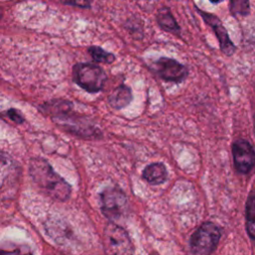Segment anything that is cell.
<instances>
[{
    "instance_id": "4",
    "label": "cell",
    "mask_w": 255,
    "mask_h": 255,
    "mask_svg": "<svg viewBox=\"0 0 255 255\" xmlns=\"http://www.w3.org/2000/svg\"><path fill=\"white\" fill-rule=\"evenodd\" d=\"M221 236L220 229L212 222H205L191 235L189 248L191 255H210Z\"/></svg>"
},
{
    "instance_id": "18",
    "label": "cell",
    "mask_w": 255,
    "mask_h": 255,
    "mask_svg": "<svg viewBox=\"0 0 255 255\" xmlns=\"http://www.w3.org/2000/svg\"><path fill=\"white\" fill-rule=\"evenodd\" d=\"M7 118H9L11 121H13L16 124H22L24 122V118L22 115L19 113V111L15 109H9L6 111Z\"/></svg>"
},
{
    "instance_id": "11",
    "label": "cell",
    "mask_w": 255,
    "mask_h": 255,
    "mask_svg": "<svg viewBox=\"0 0 255 255\" xmlns=\"http://www.w3.org/2000/svg\"><path fill=\"white\" fill-rule=\"evenodd\" d=\"M132 100V94L129 87L120 85L109 96V104L117 110L127 107Z\"/></svg>"
},
{
    "instance_id": "17",
    "label": "cell",
    "mask_w": 255,
    "mask_h": 255,
    "mask_svg": "<svg viewBox=\"0 0 255 255\" xmlns=\"http://www.w3.org/2000/svg\"><path fill=\"white\" fill-rule=\"evenodd\" d=\"M62 1L66 5L75 6V7L84 8V9H88L92 5V0H62Z\"/></svg>"
},
{
    "instance_id": "12",
    "label": "cell",
    "mask_w": 255,
    "mask_h": 255,
    "mask_svg": "<svg viewBox=\"0 0 255 255\" xmlns=\"http://www.w3.org/2000/svg\"><path fill=\"white\" fill-rule=\"evenodd\" d=\"M156 21L158 26L165 32L173 34H178L180 32V27L168 7H162L158 10Z\"/></svg>"
},
{
    "instance_id": "8",
    "label": "cell",
    "mask_w": 255,
    "mask_h": 255,
    "mask_svg": "<svg viewBox=\"0 0 255 255\" xmlns=\"http://www.w3.org/2000/svg\"><path fill=\"white\" fill-rule=\"evenodd\" d=\"M196 10L200 14L203 21L213 30L215 36L218 39L221 52L226 56H232L236 50V47L230 40L227 30L223 26L221 20L216 15L202 11L197 7H196Z\"/></svg>"
},
{
    "instance_id": "15",
    "label": "cell",
    "mask_w": 255,
    "mask_h": 255,
    "mask_svg": "<svg viewBox=\"0 0 255 255\" xmlns=\"http://www.w3.org/2000/svg\"><path fill=\"white\" fill-rule=\"evenodd\" d=\"M230 12L236 17L247 16L250 13V0H229Z\"/></svg>"
},
{
    "instance_id": "7",
    "label": "cell",
    "mask_w": 255,
    "mask_h": 255,
    "mask_svg": "<svg viewBox=\"0 0 255 255\" xmlns=\"http://www.w3.org/2000/svg\"><path fill=\"white\" fill-rule=\"evenodd\" d=\"M154 71L163 81L172 83H181L188 75L183 64L167 57H161L154 62Z\"/></svg>"
},
{
    "instance_id": "3",
    "label": "cell",
    "mask_w": 255,
    "mask_h": 255,
    "mask_svg": "<svg viewBox=\"0 0 255 255\" xmlns=\"http://www.w3.org/2000/svg\"><path fill=\"white\" fill-rule=\"evenodd\" d=\"M106 72L97 64L78 63L73 67V80L83 90L98 93L107 82Z\"/></svg>"
},
{
    "instance_id": "14",
    "label": "cell",
    "mask_w": 255,
    "mask_h": 255,
    "mask_svg": "<svg viewBox=\"0 0 255 255\" xmlns=\"http://www.w3.org/2000/svg\"><path fill=\"white\" fill-rule=\"evenodd\" d=\"M88 53L91 55L94 61L97 63L112 64L116 60V56L113 53H110L104 50L100 46H90L88 48Z\"/></svg>"
},
{
    "instance_id": "2",
    "label": "cell",
    "mask_w": 255,
    "mask_h": 255,
    "mask_svg": "<svg viewBox=\"0 0 255 255\" xmlns=\"http://www.w3.org/2000/svg\"><path fill=\"white\" fill-rule=\"evenodd\" d=\"M42 108L55 120V122L62 124L65 128H68L72 132L78 133L81 136L95 134L94 128L87 127L80 118H77L76 115L73 114L72 103L63 100H54L46 103Z\"/></svg>"
},
{
    "instance_id": "9",
    "label": "cell",
    "mask_w": 255,
    "mask_h": 255,
    "mask_svg": "<svg viewBox=\"0 0 255 255\" xmlns=\"http://www.w3.org/2000/svg\"><path fill=\"white\" fill-rule=\"evenodd\" d=\"M232 154L237 171L247 173L255 166V149L247 140H236L232 146Z\"/></svg>"
},
{
    "instance_id": "16",
    "label": "cell",
    "mask_w": 255,
    "mask_h": 255,
    "mask_svg": "<svg viewBox=\"0 0 255 255\" xmlns=\"http://www.w3.org/2000/svg\"><path fill=\"white\" fill-rule=\"evenodd\" d=\"M1 255H33L32 252L26 248L25 246L23 247H16L12 250L8 249V250H2Z\"/></svg>"
},
{
    "instance_id": "1",
    "label": "cell",
    "mask_w": 255,
    "mask_h": 255,
    "mask_svg": "<svg viewBox=\"0 0 255 255\" xmlns=\"http://www.w3.org/2000/svg\"><path fill=\"white\" fill-rule=\"evenodd\" d=\"M30 175L37 186L54 199L65 201L71 194L70 184L62 178L43 158H34L30 163Z\"/></svg>"
},
{
    "instance_id": "6",
    "label": "cell",
    "mask_w": 255,
    "mask_h": 255,
    "mask_svg": "<svg viewBox=\"0 0 255 255\" xmlns=\"http://www.w3.org/2000/svg\"><path fill=\"white\" fill-rule=\"evenodd\" d=\"M128 199L118 187H107L101 193V208L103 214L111 220L121 218L127 210Z\"/></svg>"
},
{
    "instance_id": "5",
    "label": "cell",
    "mask_w": 255,
    "mask_h": 255,
    "mask_svg": "<svg viewBox=\"0 0 255 255\" xmlns=\"http://www.w3.org/2000/svg\"><path fill=\"white\" fill-rule=\"evenodd\" d=\"M103 242L107 255H133V246L128 234L113 222L105 227Z\"/></svg>"
},
{
    "instance_id": "13",
    "label": "cell",
    "mask_w": 255,
    "mask_h": 255,
    "mask_svg": "<svg viewBox=\"0 0 255 255\" xmlns=\"http://www.w3.org/2000/svg\"><path fill=\"white\" fill-rule=\"evenodd\" d=\"M246 229L250 238L255 240V194L248 197L246 203Z\"/></svg>"
},
{
    "instance_id": "19",
    "label": "cell",
    "mask_w": 255,
    "mask_h": 255,
    "mask_svg": "<svg viewBox=\"0 0 255 255\" xmlns=\"http://www.w3.org/2000/svg\"><path fill=\"white\" fill-rule=\"evenodd\" d=\"M223 0H209V2H211L212 4H218L220 2H222Z\"/></svg>"
},
{
    "instance_id": "10",
    "label": "cell",
    "mask_w": 255,
    "mask_h": 255,
    "mask_svg": "<svg viewBox=\"0 0 255 255\" xmlns=\"http://www.w3.org/2000/svg\"><path fill=\"white\" fill-rule=\"evenodd\" d=\"M142 177L150 184L163 183L167 178V170L163 163L154 162L147 165L142 171Z\"/></svg>"
}]
</instances>
